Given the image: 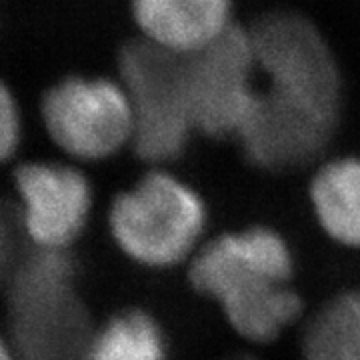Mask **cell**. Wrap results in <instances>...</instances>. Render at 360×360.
Returning <instances> with one entry per match:
<instances>
[{
	"label": "cell",
	"mask_w": 360,
	"mask_h": 360,
	"mask_svg": "<svg viewBox=\"0 0 360 360\" xmlns=\"http://www.w3.org/2000/svg\"><path fill=\"white\" fill-rule=\"evenodd\" d=\"M295 258L278 232L252 226L229 232L198 250L191 264L196 292L217 300L226 321L252 342H269L300 314L290 288Z\"/></svg>",
	"instance_id": "6da1fadb"
},
{
	"label": "cell",
	"mask_w": 360,
	"mask_h": 360,
	"mask_svg": "<svg viewBox=\"0 0 360 360\" xmlns=\"http://www.w3.org/2000/svg\"><path fill=\"white\" fill-rule=\"evenodd\" d=\"M264 94L276 103L336 129L342 108V78L328 40L296 13H272L250 26Z\"/></svg>",
	"instance_id": "7a4b0ae2"
},
{
	"label": "cell",
	"mask_w": 360,
	"mask_h": 360,
	"mask_svg": "<svg viewBox=\"0 0 360 360\" xmlns=\"http://www.w3.org/2000/svg\"><path fill=\"white\" fill-rule=\"evenodd\" d=\"M206 226V206L184 180L155 170L112 200L108 229L116 246L148 269L188 257Z\"/></svg>",
	"instance_id": "3957f363"
},
{
	"label": "cell",
	"mask_w": 360,
	"mask_h": 360,
	"mask_svg": "<svg viewBox=\"0 0 360 360\" xmlns=\"http://www.w3.org/2000/svg\"><path fill=\"white\" fill-rule=\"evenodd\" d=\"M120 82L134 112V150L146 162L176 160L194 132L184 56L132 40L118 56Z\"/></svg>",
	"instance_id": "277c9868"
},
{
	"label": "cell",
	"mask_w": 360,
	"mask_h": 360,
	"mask_svg": "<svg viewBox=\"0 0 360 360\" xmlns=\"http://www.w3.org/2000/svg\"><path fill=\"white\" fill-rule=\"evenodd\" d=\"M40 122L70 160L101 162L134 141V112L122 82L70 75L44 90Z\"/></svg>",
	"instance_id": "5b68a950"
},
{
	"label": "cell",
	"mask_w": 360,
	"mask_h": 360,
	"mask_svg": "<svg viewBox=\"0 0 360 360\" xmlns=\"http://www.w3.org/2000/svg\"><path fill=\"white\" fill-rule=\"evenodd\" d=\"M184 70L194 130L238 136L260 92L250 28L234 25L205 51L184 56Z\"/></svg>",
	"instance_id": "8992f818"
},
{
	"label": "cell",
	"mask_w": 360,
	"mask_h": 360,
	"mask_svg": "<svg viewBox=\"0 0 360 360\" xmlns=\"http://www.w3.org/2000/svg\"><path fill=\"white\" fill-rule=\"evenodd\" d=\"M18 220L25 236L40 250L60 252L86 229L94 205L86 174L60 160H20L11 174Z\"/></svg>",
	"instance_id": "52a82bcc"
},
{
	"label": "cell",
	"mask_w": 360,
	"mask_h": 360,
	"mask_svg": "<svg viewBox=\"0 0 360 360\" xmlns=\"http://www.w3.org/2000/svg\"><path fill=\"white\" fill-rule=\"evenodd\" d=\"M335 129L312 116L272 101L262 90L238 139L260 168L284 170L309 162L330 141Z\"/></svg>",
	"instance_id": "ba28073f"
},
{
	"label": "cell",
	"mask_w": 360,
	"mask_h": 360,
	"mask_svg": "<svg viewBox=\"0 0 360 360\" xmlns=\"http://www.w3.org/2000/svg\"><path fill=\"white\" fill-rule=\"evenodd\" d=\"M144 42L193 56L222 39L232 26V0H130Z\"/></svg>",
	"instance_id": "9c48e42d"
},
{
	"label": "cell",
	"mask_w": 360,
	"mask_h": 360,
	"mask_svg": "<svg viewBox=\"0 0 360 360\" xmlns=\"http://www.w3.org/2000/svg\"><path fill=\"white\" fill-rule=\"evenodd\" d=\"M314 217L335 243L360 248V158L326 162L310 182Z\"/></svg>",
	"instance_id": "30bf717a"
},
{
	"label": "cell",
	"mask_w": 360,
	"mask_h": 360,
	"mask_svg": "<svg viewBox=\"0 0 360 360\" xmlns=\"http://www.w3.org/2000/svg\"><path fill=\"white\" fill-rule=\"evenodd\" d=\"M84 360H168L167 336L150 314L127 310L92 335Z\"/></svg>",
	"instance_id": "8fae6325"
},
{
	"label": "cell",
	"mask_w": 360,
	"mask_h": 360,
	"mask_svg": "<svg viewBox=\"0 0 360 360\" xmlns=\"http://www.w3.org/2000/svg\"><path fill=\"white\" fill-rule=\"evenodd\" d=\"M304 360H360V290L338 295L314 316Z\"/></svg>",
	"instance_id": "7c38bea8"
},
{
	"label": "cell",
	"mask_w": 360,
	"mask_h": 360,
	"mask_svg": "<svg viewBox=\"0 0 360 360\" xmlns=\"http://www.w3.org/2000/svg\"><path fill=\"white\" fill-rule=\"evenodd\" d=\"M25 141V118L14 90L0 78V167L14 162Z\"/></svg>",
	"instance_id": "4fadbf2b"
},
{
	"label": "cell",
	"mask_w": 360,
	"mask_h": 360,
	"mask_svg": "<svg viewBox=\"0 0 360 360\" xmlns=\"http://www.w3.org/2000/svg\"><path fill=\"white\" fill-rule=\"evenodd\" d=\"M0 360H18V354L14 350L13 342L8 340V336L0 333Z\"/></svg>",
	"instance_id": "5bb4252c"
},
{
	"label": "cell",
	"mask_w": 360,
	"mask_h": 360,
	"mask_svg": "<svg viewBox=\"0 0 360 360\" xmlns=\"http://www.w3.org/2000/svg\"><path fill=\"white\" fill-rule=\"evenodd\" d=\"M232 360H252V359H232Z\"/></svg>",
	"instance_id": "9a60e30c"
}]
</instances>
